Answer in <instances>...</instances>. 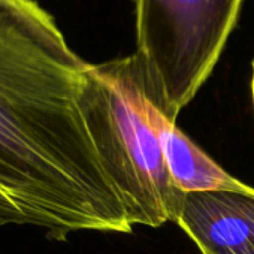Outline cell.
<instances>
[{"instance_id": "1", "label": "cell", "mask_w": 254, "mask_h": 254, "mask_svg": "<svg viewBox=\"0 0 254 254\" xmlns=\"http://www.w3.org/2000/svg\"><path fill=\"white\" fill-rule=\"evenodd\" d=\"M88 66L36 0H0V214L54 241L133 230L81 109Z\"/></svg>"}, {"instance_id": "2", "label": "cell", "mask_w": 254, "mask_h": 254, "mask_svg": "<svg viewBox=\"0 0 254 254\" xmlns=\"http://www.w3.org/2000/svg\"><path fill=\"white\" fill-rule=\"evenodd\" d=\"M153 96L156 91L136 53L90 64L79 94L100 165L133 227L177 223L186 197L168 172L148 117Z\"/></svg>"}, {"instance_id": "3", "label": "cell", "mask_w": 254, "mask_h": 254, "mask_svg": "<svg viewBox=\"0 0 254 254\" xmlns=\"http://www.w3.org/2000/svg\"><path fill=\"white\" fill-rule=\"evenodd\" d=\"M244 0H135L136 56L175 121L212 73Z\"/></svg>"}, {"instance_id": "4", "label": "cell", "mask_w": 254, "mask_h": 254, "mask_svg": "<svg viewBox=\"0 0 254 254\" xmlns=\"http://www.w3.org/2000/svg\"><path fill=\"white\" fill-rule=\"evenodd\" d=\"M202 254H254V196L187 193L177 220Z\"/></svg>"}, {"instance_id": "5", "label": "cell", "mask_w": 254, "mask_h": 254, "mask_svg": "<svg viewBox=\"0 0 254 254\" xmlns=\"http://www.w3.org/2000/svg\"><path fill=\"white\" fill-rule=\"evenodd\" d=\"M148 117L159 136L168 172L181 191H233L254 196L253 187L233 178L178 129L159 106L156 96L148 103Z\"/></svg>"}, {"instance_id": "6", "label": "cell", "mask_w": 254, "mask_h": 254, "mask_svg": "<svg viewBox=\"0 0 254 254\" xmlns=\"http://www.w3.org/2000/svg\"><path fill=\"white\" fill-rule=\"evenodd\" d=\"M251 81H250V90H251V99H253V106H254V60L251 62Z\"/></svg>"}, {"instance_id": "7", "label": "cell", "mask_w": 254, "mask_h": 254, "mask_svg": "<svg viewBox=\"0 0 254 254\" xmlns=\"http://www.w3.org/2000/svg\"><path fill=\"white\" fill-rule=\"evenodd\" d=\"M6 224H11V223H9V220H8V218H5L2 214H0V227H2V226H6Z\"/></svg>"}]
</instances>
